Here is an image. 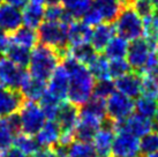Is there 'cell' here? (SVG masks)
<instances>
[{"label": "cell", "mask_w": 158, "mask_h": 157, "mask_svg": "<svg viewBox=\"0 0 158 157\" xmlns=\"http://www.w3.org/2000/svg\"><path fill=\"white\" fill-rule=\"evenodd\" d=\"M2 151H4V150H2V149H1V147H0V155H1V153H2Z\"/></svg>", "instance_id": "db71d44e"}, {"label": "cell", "mask_w": 158, "mask_h": 157, "mask_svg": "<svg viewBox=\"0 0 158 157\" xmlns=\"http://www.w3.org/2000/svg\"><path fill=\"white\" fill-rule=\"evenodd\" d=\"M132 0H94V6L101 13L103 22L113 23L118 19L126 6H129Z\"/></svg>", "instance_id": "ac0fdd59"}, {"label": "cell", "mask_w": 158, "mask_h": 157, "mask_svg": "<svg viewBox=\"0 0 158 157\" xmlns=\"http://www.w3.org/2000/svg\"><path fill=\"white\" fill-rule=\"evenodd\" d=\"M68 87H69V74L66 67L60 62L56 70L53 72L52 76L48 78V92H50L57 100L64 102L68 97Z\"/></svg>", "instance_id": "4fadbf2b"}, {"label": "cell", "mask_w": 158, "mask_h": 157, "mask_svg": "<svg viewBox=\"0 0 158 157\" xmlns=\"http://www.w3.org/2000/svg\"><path fill=\"white\" fill-rule=\"evenodd\" d=\"M68 53H69L72 57H74L77 61H80L81 64L87 65V66H88L89 64L95 59V57H96L97 54H98V52L95 51V49L90 45V43L69 46Z\"/></svg>", "instance_id": "f1b7e54d"}, {"label": "cell", "mask_w": 158, "mask_h": 157, "mask_svg": "<svg viewBox=\"0 0 158 157\" xmlns=\"http://www.w3.org/2000/svg\"><path fill=\"white\" fill-rule=\"evenodd\" d=\"M61 64L69 74V87H68V100L77 108L83 106L92 97L95 80L94 75L89 70L88 66L81 64L69 53L62 58Z\"/></svg>", "instance_id": "6da1fadb"}, {"label": "cell", "mask_w": 158, "mask_h": 157, "mask_svg": "<svg viewBox=\"0 0 158 157\" xmlns=\"http://www.w3.org/2000/svg\"><path fill=\"white\" fill-rule=\"evenodd\" d=\"M23 102L24 97L20 90L9 88L0 89V117H7L9 114L19 112Z\"/></svg>", "instance_id": "e0dca14e"}, {"label": "cell", "mask_w": 158, "mask_h": 157, "mask_svg": "<svg viewBox=\"0 0 158 157\" xmlns=\"http://www.w3.org/2000/svg\"><path fill=\"white\" fill-rule=\"evenodd\" d=\"M92 28L80 20L74 21L68 26V44L69 46L89 44L91 40Z\"/></svg>", "instance_id": "44dd1931"}, {"label": "cell", "mask_w": 158, "mask_h": 157, "mask_svg": "<svg viewBox=\"0 0 158 157\" xmlns=\"http://www.w3.org/2000/svg\"><path fill=\"white\" fill-rule=\"evenodd\" d=\"M115 134L117 132L114 127V121L106 117L94 138V147L96 150L97 157H113L112 144Z\"/></svg>", "instance_id": "ba28073f"}, {"label": "cell", "mask_w": 158, "mask_h": 157, "mask_svg": "<svg viewBox=\"0 0 158 157\" xmlns=\"http://www.w3.org/2000/svg\"><path fill=\"white\" fill-rule=\"evenodd\" d=\"M128 40L123 36H113L104 50V54L107 59H119L125 58L128 51Z\"/></svg>", "instance_id": "484cf974"}, {"label": "cell", "mask_w": 158, "mask_h": 157, "mask_svg": "<svg viewBox=\"0 0 158 157\" xmlns=\"http://www.w3.org/2000/svg\"><path fill=\"white\" fill-rule=\"evenodd\" d=\"M135 110L133 98L123 95V92L114 90L106 98V116L113 121H119L128 118Z\"/></svg>", "instance_id": "8992f818"}, {"label": "cell", "mask_w": 158, "mask_h": 157, "mask_svg": "<svg viewBox=\"0 0 158 157\" xmlns=\"http://www.w3.org/2000/svg\"><path fill=\"white\" fill-rule=\"evenodd\" d=\"M23 24L32 29H37L45 19V8L43 5L30 2L23 8Z\"/></svg>", "instance_id": "cb8c5ba5"}, {"label": "cell", "mask_w": 158, "mask_h": 157, "mask_svg": "<svg viewBox=\"0 0 158 157\" xmlns=\"http://www.w3.org/2000/svg\"><path fill=\"white\" fill-rule=\"evenodd\" d=\"M13 144L20 150H22L28 156L35 154L36 151H38L42 148V146L37 141L35 135H29L26 133H20V134L14 136Z\"/></svg>", "instance_id": "4316f807"}, {"label": "cell", "mask_w": 158, "mask_h": 157, "mask_svg": "<svg viewBox=\"0 0 158 157\" xmlns=\"http://www.w3.org/2000/svg\"><path fill=\"white\" fill-rule=\"evenodd\" d=\"M27 73L28 72L23 67L14 64L7 57H0V78L4 81L6 88L20 90V86Z\"/></svg>", "instance_id": "7c38bea8"}, {"label": "cell", "mask_w": 158, "mask_h": 157, "mask_svg": "<svg viewBox=\"0 0 158 157\" xmlns=\"http://www.w3.org/2000/svg\"><path fill=\"white\" fill-rule=\"evenodd\" d=\"M156 49L157 46L150 44V42L147 38L140 37L137 39H134L129 44L127 54H126L128 64L131 65L133 70H135V72L141 73L142 70L144 68L151 52Z\"/></svg>", "instance_id": "52a82bcc"}, {"label": "cell", "mask_w": 158, "mask_h": 157, "mask_svg": "<svg viewBox=\"0 0 158 157\" xmlns=\"http://www.w3.org/2000/svg\"><path fill=\"white\" fill-rule=\"evenodd\" d=\"M9 43H10L9 35L0 28V54H4L5 50L7 49Z\"/></svg>", "instance_id": "ee69618b"}, {"label": "cell", "mask_w": 158, "mask_h": 157, "mask_svg": "<svg viewBox=\"0 0 158 157\" xmlns=\"http://www.w3.org/2000/svg\"><path fill=\"white\" fill-rule=\"evenodd\" d=\"M115 31L127 40H134L143 35V19L136 13L131 5L126 6L115 20Z\"/></svg>", "instance_id": "277c9868"}, {"label": "cell", "mask_w": 158, "mask_h": 157, "mask_svg": "<svg viewBox=\"0 0 158 157\" xmlns=\"http://www.w3.org/2000/svg\"><path fill=\"white\" fill-rule=\"evenodd\" d=\"M60 62L61 57L58 51L40 43L31 51L30 61L28 65L29 73L34 78L48 81Z\"/></svg>", "instance_id": "7a4b0ae2"}, {"label": "cell", "mask_w": 158, "mask_h": 157, "mask_svg": "<svg viewBox=\"0 0 158 157\" xmlns=\"http://www.w3.org/2000/svg\"><path fill=\"white\" fill-rule=\"evenodd\" d=\"M4 88H6L5 87V83H4V81L1 80V78H0V89H4Z\"/></svg>", "instance_id": "f907efd6"}, {"label": "cell", "mask_w": 158, "mask_h": 157, "mask_svg": "<svg viewBox=\"0 0 158 157\" xmlns=\"http://www.w3.org/2000/svg\"><path fill=\"white\" fill-rule=\"evenodd\" d=\"M136 113L144 116L148 118H154L158 110V100L148 96H140L136 98L135 102Z\"/></svg>", "instance_id": "d6a6232c"}, {"label": "cell", "mask_w": 158, "mask_h": 157, "mask_svg": "<svg viewBox=\"0 0 158 157\" xmlns=\"http://www.w3.org/2000/svg\"><path fill=\"white\" fill-rule=\"evenodd\" d=\"M157 49H158V43H157Z\"/></svg>", "instance_id": "6f0895ef"}, {"label": "cell", "mask_w": 158, "mask_h": 157, "mask_svg": "<svg viewBox=\"0 0 158 157\" xmlns=\"http://www.w3.org/2000/svg\"><path fill=\"white\" fill-rule=\"evenodd\" d=\"M142 75V94L144 96L158 100V78L152 74Z\"/></svg>", "instance_id": "d590c367"}, {"label": "cell", "mask_w": 158, "mask_h": 157, "mask_svg": "<svg viewBox=\"0 0 158 157\" xmlns=\"http://www.w3.org/2000/svg\"><path fill=\"white\" fill-rule=\"evenodd\" d=\"M131 6L142 19L151 15L155 11V6L151 0H132Z\"/></svg>", "instance_id": "ab89813d"}, {"label": "cell", "mask_w": 158, "mask_h": 157, "mask_svg": "<svg viewBox=\"0 0 158 157\" xmlns=\"http://www.w3.org/2000/svg\"><path fill=\"white\" fill-rule=\"evenodd\" d=\"M38 40L40 43L54 49L60 54L61 60L66 57L69 44H68V24L61 21H46L42 22L38 28Z\"/></svg>", "instance_id": "3957f363"}, {"label": "cell", "mask_w": 158, "mask_h": 157, "mask_svg": "<svg viewBox=\"0 0 158 157\" xmlns=\"http://www.w3.org/2000/svg\"><path fill=\"white\" fill-rule=\"evenodd\" d=\"M131 65L128 64L127 60L123 58L119 59H111L109 61V70H110V78H118L120 76L125 75L126 73L131 72Z\"/></svg>", "instance_id": "8d00e7d4"}, {"label": "cell", "mask_w": 158, "mask_h": 157, "mask_svg": "<svg viewBox=\"0 0 158 157\" xmlns=\"http://www.w3.org/2000/svg\"><path fill=\"white\" fill-rule=\"evenodd\" d=\"M19 113L22 122V132L26 134L36 135L45 124L44 112L35 100H24Z\"/></svg>", "instance_id": "5b68a950"}, {"label": "cell", "mask_w": 158, "mask_h": 157, "mask_svg": "<svg viewBox=\"0 0 158 157\" xmlns=\"http://www.w3.org/2000/svg\"><path fill=\"white\" fill-rule=\"evenodd\" d=\"M114 90H115V86H114V82L111 81V78L97 80V83L95 84V88H94L92 96L106 100Z\"/></svg>", "instance_id": "74e56055"}, {"label": "cell", "mask_w": 158, "mask_h": 157, "mask_svg": "<svg viewBox=\"0 0 158 157\" xmlns=\"http://www.w3.org/2000/svg\"><path fill=\"white\" fill-rule=\"evenodd\" d=\"M0 157H27V155L23 153L22 150H20L14 146V147H9V148L5 149L1 153Z\"/></svg>", "instance_id": "7bdbcfd3"}, {"label": "cell", "mask_w": 158, "mask_h": 157, "mask_svg": "<svg viewBox=\"0 0 158 157\" xmlns=\"http://www.w3.org/2000/svg\"><path fill=\"white\" fill-rule=\"evenodd\" d=\"M151 1H152V4H154L155 8H156V7H158V0H151Z\"/></svg>", "instance_id": "f5cc1de1"}, {"label": "cell", "mask_w": 158, "mask_h": 157, "mask_svg": "<svg viewBox=\"0 0 158 157\" xmlns=\"http://www.w3.org/2000/svg\"><path fill=\"white\" fill-rule=\"evenodd\" d=\"M156 151H158V132L151 131L141 138L139 157H147Z\"/></svg>", "instance_id": "836d02e7"}, {"label": "cell", "mask_w": 158, "mask_h": 157, "mask_svg": "<svg viewBox=\"0 0 158 157\" xmlns=\"http://www.w3.org/2000/svg\"><path fill=\"white\" fill-rule=\"evenodd\" d=\"M147 157H158V151H156V153H154V154H150V155H148Z\"/></svg>", "instance_id": "816d5d0a"}, {"label": "cell", "mask_w": 158, "mask_h": 157, "mask_svg": "<svg viewBox=\"0 0 158 157\" xmlns=\"http://www.w3.org/2000/svg\"><path fill=\"white\" fill-rule=\"evenodd\" d=\"M157 56H158V49H157Z\"/></svg>", "instance_id": "9f6ffc18"}, {"label": "cell", "mask_w": 158, "mask_h": 157, "mask_svg": "<svg viewBox=\"0 0 158 157\" xmlns=\"http://www.w3.org/2000/svg\"><path fill=\"white\" fill-rule=\"evenodd\" d=\"M82 21L84 23H87L88 26L90 27H96L98 26L99 23L103 22V19H102L101 13L97 11V8L92 5L91 7L84 13V15L82 16Z\"/></svg>", "instance_id": "b9f144b4"}, {"label": "cell", "mask_w": 158, "mask_h": 157, "mask_svg": "<svg viewBox=\"0 0 158 157\" xmlns=\"http://www.w3.org/2000/svg\"><path fill=\"white\" fill-rule=\"evenodd\" d=\"M88 68L96 80L111 78L110 70H109V60L105 56H103L101 53H98L95 57V59L89 64Z\"/></svg>", "instance_id": "4dcf8cb0"}, {"label": "cell", "mask_w": 158, "mask_h": 157, "mask_svg": "<svg viewBox=\"0 0 158 157\" xmlns=\"http://www.w3.org/2000/svg\"><path fill=\"white\" fill-rule=\"evenodd\" d=\"M23 24L22 12L9 4L0 5V28L8 35L13 34Z\"/></svg>", "instance_id": "2e32d148"}, {"label": "cell", "mask_w": 158, "mask_h": 157, "mask_svg": "<svg viewBox=\"0 0 158 157\" xmlns=\"http://www.w3.org/2000/svg\"><path fill=\"white\" fill-rule=\"evenodd\" d=\"M30 2L32 4H38V5H44L45 4V0H29Z\"/></svg>", "instance_id": "681fc988"}, {"label": "cell", "mask_w": 158, "mask_h": 157, "mask_svg": "<svg viewBox=\"0 0 158 157\" xmlns=\"http://www.w3.org/2000/svg\"><path fill=\"white\" fill-rule=\"evenodd\" d=\"M60 133L61 129L57 120H48L40 128V131L36 134V139L42 146V148L53 147L59 142Z\"/></svg>", "instance_id": "7402d4cb"}, {"label": "cell", "mask_w": 158, "mask_h": 157, "mask_svg": "<svg viewBox=\"0 0 158 157\" xmlns=\"http://www.w3.org/2000/svg\"><path fill=\"white\" fill-rule=\"evenodd\" d=\"M46 89H48L46 81L31 76L29 72L27 73L20 86V92L23 95L24 100H35V102L40 100L43 97Z\"/></svg>", "instance_id": "d6986e66"}, {"label": "cell", "mask_w": 158, "mask_h": 157, "mask_svg": "<svg viewBox=\"0 0 158 157\" xmlns=\"http://www.w3.org/2000/svg\"><path fill=\"white\" fill-rule=\"evenodd\" d=\"M4 56L7 57L9 60H12L14 64H16L18 66L26 68L29 65L31 52L29 49H26L23 48V46H20L18 44L10 42L8 44L7 49L5 50Z\"/></svg>", "instance_id": "d4e9b609"}, {"label": "cell", "mask_w": 158, "mask_h": 157, "mask_svg": "<svg viewBox=\"0 0 158 157\" xmlns=\"http://www.w3.org/2000/svg\"><path fill=\"white\" fill-rule=\"evenodd\" d=\"M152 122H154V131H157L158 132V110L156 114H155L154 119H152Z\"/></svg>", "instance_id": "7dc6e473"}, {"label": "cell", "mask_w": 158, "mask_h": 157, "mask_svg": "<svg viewBox=\"0 0 158 157\" xmlns=\"http://www.w3.org/2000/svg\"><path fill=\"white\" fill-rule=\"evenodd\" d=\"M114 34H115V28L113 27L112 23L102 22V23H99L98 26H96L92 29L90 45L95 49L96 52H104L106 45L112 39Z\"/></svg>", "instance_id": "ffe728a7"}, {"label": "cell", "mask_w": 158, "mask_h": 157, "mask_svg": "<svg viewBox=\"0 0 158 157\" xmlns=\"http://www.w3.org/2000/svg\"><path fill=\"white\" fill-rule=\"evenodd\" d=\"M62 7L75 19H82L84 13L94 4V0H61Z\"/></svg>", "instance_id": "f546056e"}, {"label": "cell", "mask_w": 158, "mask_h": 157, "mask_svg": "<svg viewBox=\"0 0 158 157\" xmlns=\"http://www.w3.org/2000/svg\"><path fill=\"white\" fill-rule=\"evenodd\" d=\"M79 108L70 103L69 100H64L60 105L57 121L61 129V135H74V131L79 120Z\"/></svg>", "instance_id": "5bb4252c"}, {"label": "cell", "mask_w": 158, "mask_h": 157, "mask_svg": "<svg viewBox=\"0 0 158 157\" xmlns=\"http://www.w3.org/2000/svg\"><path fill=\"white\" fill-rule=\"evenodd\" d=\"M61 100H57L54 96H52L50 92H48V89L43 97L40 100V105L43 112L45 114V118L48 120H57L59 109L61 105Z\"/></svg>", "instance_id": "83f0119b"}, {"label": "cell", "mask_w": 158, "mask_h": 157, "mask_svg": "<svg viewBox=\"0 0 158 157\" xmlns=\"http://www.w3.org/2000/svg\"><path fill=\"white\" fill-rule=\"evenodd\" d=\"M45 4L50 6V5H60L61 0H45Z\"/></svg>", "instance_id": "c3c4849f"}, {"label": "cell", "mask_w": 158, "mask_h": 157, "mask_svg": "<svg viewBox=\"0 0 158 157\" xmlns=\"http://www.w3.org/2000/svg\"><path fill=\"white\" fill-rule=\"evenodd\" d=\"M115 90L123 92V95L137 98L142 94V75L139 72H128L125 75L115 78Z\"/></svg>", "instance_id": "9a60e30c"}, {"label": "cell", "mask_w": 158, "mask_h": 157, "mask_svg": "<svg viewBox=\"0 0 158 157\" xmlns=\"http://www.w3.org/2000/svg\"><path fill=\"white\" fill-rule=\"evenodd\" d=\"M103 121L104 120H102L101 118L96 117V116L80 111L79 120H77L74 131L75 141H81V142L94 141V138L98 129L101 128Z\"/></svg>", "instance_id": "30bf717a"}, {"label": "cell", "mask_w": 158, "mask_h": 157, "mask_svg": "<svg viewBox=\"0 0 158 157\" xmlns=\"http://www.w3.org/2000/svg\"><path fill=\"white\" fill-rule=\"evenodd\" d=\"M14 133L10 129L5 117H0V147L2 150L9 148L13 144Z\"/></svg>", "instance_id": "f35d334b"}, {"label": "cell", "mask_w": 158, "mask_h": 157, "mask_svg": "<svg viewBox=\"0 0 158 157\" xmlns=\"http://www.w3.org/2000/svg\"><path fill=\"white\" fill-rule=\"evenodd\" d=\"M114 127L115 132L126 131L137 138H142L149 132L154 131V122L151 118L141 116L139 113H133L123 120L114 121Z\"/></svg>", "instance_id": "8fae6325"}, {"label": "cell", "mask_w": 158, "mask_h": 157, "mask_svg": "<svg viewBox=\"0 0 158 157\" xmlns=\"http://www.w3.org/2000/svg\"><path fill=\"white\" fill-rule=\"evenodd\" d=\"M143 28H144V32L143 35L145 38L155 46H157L158 43V7H156L154 13L143 18Z\"/></svg>", "instance_id": "1f68e13d"}, {"label": "cell", "mask_w": 158, "mask_h": 157, "mask_svg": "<svg viewBox=\"0 0 158 157\" xmlns=\"http://www.w3.org/2000/svg\"><path fill=\"white\" fill-rule=\"evenodd\" d=\"M7 4L13 5L18 8H24L27 5H28V1L29 0H5Z\"/></svg>", "instance_id": "bcb514c9"}, {"label": "cell", "mask_w": 158, "mask_h": 157, "mask_svg": "<svg viewBox=\"0 0 158 157\" xmlns=\"http://www.w3.org/2000/svg\"><path fill=\"white\" fill-rule=\"evenodd\" d=\"M65 12V8L60 5H50L45 8V19L48 21H61Z\"/></svg>", "instance_id": "60d3db41"}, {"label": "cell", "mask_w": 158, "mask_h": 157, "mask_svg": "<svg viewBox=\"0 0 158 157\" xmlns=\"http://www.w3.org/2000/svg\"><path fill=\"white\" fill-rule=\"evenodd\" d=\"M67 157H97V154L91 142L74 141L69 146Z\"/></svg>", "instance_id": "e575fe53"}, {"label": "cell", "mask_w": 158, "mask_h": 157, "mask_svg": "<svg viewBox=\"0 0 158 157\" xmlns=\"http://www.w3.org/2000/svg\"><path fill=\"white\" fill-rule=\"evenodd\" d=\"M113 157H139L140 140L137 136L126 131L117 132L112 144Z\"/></svg>", "instance_id": "9c48e42d"}, {"label": "cell", "mask_w": 158, "mask_h": 157, "mask_svg": "<svg viewBox=\"0 0 158 157\" xmlns=\"http://www.w3.org/2000/svg\"><path fill=\"white\" fill-rule=\"evenodd\" d=\"M29 157H57V155L51 147H46V148H40L38 151H36Z\"/></svg>", "instance_id": "f6af8a7d"}, {"label": "cell", "mask_w": 158, "mask_h": 157, "mask_svg": "<svg viewBox=\"0 0 158 157\" xmlns=\"http://www.w3.org/2000/svg\"><path fill=\"white\" fill-rule=\"evenodd\" d=\"M9 39L12 43H15L23 46L26 49H34L38 44V32L36 31V29L29 28L27 26L20 27L18 30H15L13 34L9 35Z\"/></svg>", "instance_id": "603a6c76"}, {"label": "cell", "mask_w": 158, "mask_h": 157, "mask_svg": "<svg viewBox=\"0 0 158 157\" xmlns=\"http://www.w3.org/2000/svg\"><path fill=\"white\" fill-rule=\"evenodd\" d=\"M1 4H2V0H0V5H1Z\"/></svg>", "instance_id": "11a10c76"}]
</instances>
